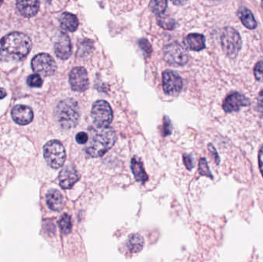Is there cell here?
<instances>
[{
  "label": "cell",
  "instance_id": "cell-23",
  "mask_svg": "<svg viewBox=\"0 0 263 262\" xmlns=\"http://www.w3.org/2000/svg\"><path fill=\"white\" fill-rule=\"evenodd\" d=\"M58 226L63 234H69L72 231V220L67 214H63L58 220Z\"/></svg>",
  "mask_w": 263,
  "mask_h": 262
},
{
  "label": "cell",
  "instance_id": "cell-6",
  "mask_svg": "<svg viewBox=\"0 0 263 262\" xmlns=\"http://www.w3.org/2000/svg\"><path fill=\"white\" fill-rule=\"evenodd\" d=\"M92 118L96 127H108L113 118V110L108 102L99 100L92 106Z\"/></svg>",
  "mask_w": 263,
  "mask_h": 262
},
{
  "label": "cell",
  "instance_id": "cell-37",
  "mask_svg": "<svg viewBox=\"0 0 263 262\" xmlns=\"http://www.w3.org/2000/svg\"><path fill=\"white\" fill-rule=\"evenodd\" d=\"M4 0H0V6L2 5V4L3 3Z\"/></svg>",
  "mask_w": 263,
  "mask_h": 262
},
{
  "label": "cell",
  "instance_id": "cell-34",
  "mask_svg": "<svg viewBox=\"0 0 263 262\" xmlns=\"http://www.w3.org/2000/svg\"><path fill=\"white\" fill-rule=\"evenodd\" d=\"M208 149H209V151H211V153L213 155L214 158H215V160H216V163L219 164V155H218L217 152H216V148H214L213 146H212V145H209V146H208Z\"/></svg>",
  "mask_w": 263,
  "mask_h": 262
},
{
  "label": "cell",
  "instance_id": "cell-18",
  "mask_svg": "<svg viewBox=\"0 0 263 262\" xmlns=\"http://www.w3.org/2000/svg\"><path fill=\"white\" fill-rule=\"evenodd\" d=\"M131 169L133 171L136 181H140L143 184L148 181V175L145 172L143 162L140 158L137 157L133 158V159L131 160Z\"/></svg>",
  "mask_w": 263,
  "mask_h": 262
},
{
  "label": "cell",
  "instance_id": "cell-19",
  "mask_svg": "<svg viewBox=\"0 0 263 262\" xmlns=\"http://www.w3.org/2000/svg\"><path fill=\"white\" fill-rule=\"evenodd\" d=\"M237 16L242 22L244 27L249 29H255L257 27V22L253 13L246 7H241L237 12Z\"/></svg>",
  "mask_w": 263,
  "mask_h": 262
},
{
  "label": "cell",
  "instance_id": "cell-25",
  "mask_svg": "<svg viewBox=\"0 0 263 262\" xmlns=\"http://www.w3.org/2000/svg\"><path fill=\"white\" fill-rule=\"evenodd\" d=\"M27 83L29 87L39 88L43 86V79L41 78L40 75L35 73V74L29 76L27 79Z\"/></svg>",
  "mask_w": 263,
  "mask_h": 262
},
{
  "label": "cell",
  "instance_id": "cell-15",
  "mask_svg": "<svg viewBox=\"0 0 263 262\" xmlns=\"http://www.w3.org/2000/svg\"><path fill=\"white\" fill-rule=\"evenodd\" d=\"M16 7L24 17H33L39 12V0H16Z\"/></svg>",
  "mask_w": 263,
  "mask_h": 262
},
{
  "label": "cell",
  "instance_id": "cell-1",
  "mask_svg": "<svg viewBox=\"0 0 263 262\" xmlns=\"http://www.w3.org/2000/svg\"><path fill=\"white\" fill-rule=\"evenodd\" d=\"M32 41L27 34L12 32L0 40V59L4 62H19L28 56Z\"/></svg>",
  "mask_w": 263,
  "mask_h": 262
},
{
  "label": "cell",
  "instance_id": "cell-5",
  "mask_svg": "<svg viewBox=\"0 0 263 262\" xmlns=\"http://www.w3.org/2000/svg\"><path fill=\"white\" fill-rule=\"evenodd\" d=\"M43 155L48 165L53 169H59L65 161V151L62 143L53 140L46 143L43 148Z\"/></svg>",
  "mask_w": 263,
  "mask_h": 262
},
{
  "label": "cell",
  "instance_id": "cell-13",
  "mask_svg": "<svg viewBox=\"0 0 263 262\" xmlns=\"http://www.w3.org/2000/svg\"><path fill=\"white\" fill-rule=\"evenodd\" d=\"M80 176L77 171L72 166L64 168L58 176L59 185L63 189H69L80 180Z\"/></svg>",
  "mask_w": 263,
  "mask_h": 262
},
{
  "label": "cell",
  "instance_id": "cell-29",
  "mask_svg": "<svg viewBox=\"0 0 263 262\" xmlns=\"http://www.w3.org/2000/svg\"><path fill=\"white\" fill-rule=\"evenodd\" d=\"M140 46L142 50L144 52L146 56H149L152 53V47H151L149 42L146 39H143L140 41Z\"/></svg>",
  "mask_w": 263,
  "mask_h": 262
},
{
  "label": "cell",
  "instance_id": "cell-16",
  "mask_svg": "<svg viewBox=\"0 0 263 262\" xmlns=\"http://www.w3.org/2000/svg\"><path fill=\"white\" fill-rule=\"evenodd\" d=\"M185 44L189 50L201 51L205 48V37L201 34H189L185 39Z\"/></svg>",
  "mask_w": 263,
  "mask_h": 262
},
{
  "label": "cell",
  "instance_id": "cell-11",
  "mask_svg": "<svg viewBox=\"0 0 263 262\" xmlns=\"http://www.w3.org/2000/svg\"><path fill=\"white\" fill-rule=\"evenodd\" d=\"M250 101L247 97L238 92H234L226 97L223 102V108L226 113H233L237 112L242 107L249 106Z\"/></svg>",
  "mask_w": 263,
  "mask_h": 262
},
{
  "label": "cell",
  "instance_id": "cell-14",
  "mask_svg": "<svg viewBox=\"0 0 263 262\" xmlns=\"http://www.w3.org/2000/svg\"><path fill=\"white\" fill-rule=\"evenodd\" d=\"M12 117L16 123L26 125L30 123L33 119V112L28 106L18 105L12 110Z\"/></svg>",
  "mask_w": 263,
  "mask_h": 262
},
{
  "label": "cell",
  "instance_id": "cell-7",
  "mask_svg": "<svg viewBox=\"0 0 263 262\" xmlns=\"http://www.w3.org/2000/svg\"><path fill=\"white\" fill-rule=\"evenodd\" d=\"M35 73L43 76H50L55 73L57 65L55 60L47 53H40L34 57L31 62Z\"/></svg>",
  "mask_w": 263,
  "mask_h": 262
},
{
  "label": "cell",
  "instance_id": "cell-27",
  "mask_svg": "<svg viewBox=\"0 0 263 262\" xmlns=\"http://www.w3.org/2000/svg\"><path fill=\"white\" fill-rule=\"evenodd\" d=\"M254 76L257 81L263 82V61H260L255 65Z\"/></svg>",
  "mask_w": 263,
  "mask_h": 262
},
{
  "label": "cell",
  "instance_id": "cell-21",
  "mask_svg": "<svg viewBox=\"0 0 263 262\" xmlns=\"http://www.w3.org/2000/svg\"><path fill=\"white\" fill-rule=\"evenodd\" d=\"M144 246V240L138 234H131L127 241V247L132 253H138L141 252Z\"/></svg>",
  "mask_w": 263,
  "mask_h": 262
},
{
  "label": "cell",
  "instance_id": "cell-20",
  "mask_svg": "<svg viewBox=\"0 0 263 262\" xmlns=\"http://www.w3.org/2000/svg\"><path fill=\"white\" fill-rule=\"evenodd\" d=\"M62 29L68 32H73L79 27V20L76 16L69 13H64L59 19Z\"/></svg>",
  "mask_w": 263,
  "mask_h": 262
},
{
  "label": "cell",
  "instance_id": "cell-3",
  "mask_svg": "<svg viewBox=\"0 0 263 262\" xmlns=\"http://www.w3.org/2000/svg\"><path fill=\"white\" fill-rule=\"evenodd\" d=\"M55 114L58 124L62 129H73L80 120V107L73 99H65L57 105Z\"/></svg>",
  "mask_w": 263,
  "mask_h": 262
},
{
  "label": "cell",
  "instance_id": "cell-32",
  "mask_svg": "<svg viewBox=\"0 0 263 262\" xmlns=\"http://www.w3.org/2000/svg\"><path fill=\"white\" fill-rule=\"evenodd\" d=\"M257 108H258L259 113L263 116V90H262L260 95H259L258 100H257Z\"/></svg>",
  "mask_w": 263,
  "mask_h": 262
},
{
  "label": "cell",
  "instance_id": "cell-12",
  "mask_svg": "<svg viewBox=\"0 0 263 262\" xmlns=\"http://www.w3.org/2000/svg\"><path fill=\"white\" fill-rule=\"evenodd\" d=\"M55 53L60 59H68L72 55V44L69 36L61 32L55 43Z\"/></svg>",
  "mask_w": 263,
  "mask_h": 262
},
{
  "label": "cell",
  "instance_id": "cell-30",
  "mask_svg": "<svg viewBox=\"0 0 263 262\" xmlns=\"http://www.w3.org/2000/svg\"><path fill=\"white\" fill-rule=\"evenodd\" d=\"M88 136L86 132H80L76 136V141L79 144L84 145L88 142Z\"/></svg>",
  "mask_w": 263,
  "mask_h": 262
},
{
  "label": "cell",
  "instance_id": "cell-26",
  "mask_svg": "<svg viewBox=\"0 0 263 262\" xmlns=\"http://www.w3.org/2000/svg\"><path fill=\"white\" fill-rule=\"evenodd\" d=\"M199 171L200 175H202L206 176L208 178H212V175L211 173L209 168H208V163L205 158H202L200 160V165H199Z\"/></svg>",
  "mask_w": 263,
  "mask_h": 262
},
{
  "label": "cell",
  "instance_id": "cell-28",
  "mask_svg": "<svg viewBox=\"0 0 263 262\" xmlns=\"http://www.w3.org/2000/svg\"><path fill=\"white\" fill-rule=\"evenodd\" d=\"M173 132V125L171 121L168 117H165L164 121H163V135L164 136H170Z\"/></svg>",
  "mask_w": 263,
  "mask_h": 262
},
{
  "label": "cell",
  "instance_id": "cell-35",
  "mask_svg": "<svg viewBox=\"0 0 263 262\" xmlns=\"http://www.w3.org/2000/svg\"><path fill=\"white\" fill-rule=\"evenodd\" d=\"M173 4H175L176 5H184L189 1V0H171Z\"/></svg>",
  "mask_w": 263,
  "mask_h": 262
},
{
  "label": "cell",
  "instance_id": "cell-31",
  "mask_svg": "<svg viewBox=\"0 0 263 262\" xmlns=\"http://www.w3.org/2000/svg\"><path fill=\"white\" fill-rule=\"evenodd\" d=\"M183 161L185 166L187 168L188 170H192L193 166H194V162H193V157L190 155L185 154L183 156Z\"/></svg>",
  "mask_w": 263,
  "mask_h": 262
},
{
  "label": "cell",
  "instance_id": "cell-2",
  "mask_svg": "<svg viewBox=\"0 0 263 262\" xmlns=\"http://www.w3.org/2000/svg\"><path fill=\"white\" fill-rule=\"evenodd\" d=\"M115 131L111 127H96L90 129V139L86 151L93 158L103 156L115 144Z\"/></svg>",
  "mask_w": 263,
  "mask_h": 262
},
{
  "label": "cell",
  "instance_id": "cell-24",
  "mask_svg": "<svg viewBox=\"0 0 263 262\" xmlns=\"http://www.w3.org/2000/svg\"><path fill=\"white\" fill-rule=\"evenodd\" d=\"M158 24L166 29H173L175 28V23L170 16L161 14L158 17Z\"/></svg>",
  "mask_w": 263,
  "mask_h": 262
},
{
  "label": "cell",
  "instance_id": "cell-9",
  "mask_svg": "<svg viewBox=\"0 0 263 262\" xmlns=\"http://www.w3.org/2000/svg\"><path fill=\"white\" fill-rule=\"evenodd\" d=\"M182 79L177 72L173 70H166L163 73V87L165 93L175 96L181 92L182 88Z\"/></svg>",
  "mask_w": 263,
  "mask_h": 262
},
{
  "label": "cell",
  "instance_id": "cell-8",
  "mask_svg": "<svg viewBox=\"0 0 263 262\" xmlns=\"http://www.w3.org/2000/svg\"><path fill=\"white\" fill-rule=\"evenodd\" d=\"M189 54L185 48L178 43L169 45L164 50V59L173 66L186 65L189 61Z\"/></svg>",
  "mask_w": 263,
  "mask_h": 262
},
{
  "label": "cell",
  "instance_id": "cell-4",
  "mask_svg": "<svg viewBox=\"0 0 263 262\" xmlns=\"http://www.w3.org/2000/svg\"><path fill=\"white\" fill-rule=\"evenodd\" d=\"M221 44L227 57L235 58L242 48V39L235 29L226 27L221 35Z\"/></svg>",
  "mask_w": 263,
  "mask_h": 262
},
{
  "label": "cell",
  "instance_id": "cell-38",
  "mask_svg": "<svg viewBox=\"0 0 263 262\" xmlns=\"http://www.w3.org/2000/svg\"><path fill=\"white\" fill-rule=\"evenodd\" d=\"M261 6H262V9H263V0H262Z\"/></svg>",
  "mask_w": 263,
  "mask_h": 262
},
{
  "label": "cell",
  "instance_id": "cell-36",
  "mask_svg": "<svg viewBox=\"0 0 263 262\" xmlns=\"http://www.w3.org/2000/svg\"><path fill=\"white\" fill-rule=\"evenodd\" d=\"M6 96V92L3 88H0V99H2Z\"/></svg>",
  "mask_w": 263,
  "mask_h": 262
},
{
  "label": "cell",
  "instance_id": "cell-22",
  "mask_svg": "<svg viewBox=\"0 0 263 262\" xmlns=\"http://www.w3.org/2000/svg\"><path fill=\"white\" fill-rule=\"evenodd\" d=\"M167 0H151L149 6L152 13L159 16L165 13L167 8Z\"/></svg>",
  "mask_w": 263,
  "mask_h": 262
},
{
  "label": "cell",
  "instance_id": "cell-17",
  "mask_svg": "<svg viewBox=\"0 0 263 262\" xmlns=\"http://www.w3.org/2000/svg\"><path fill=\"white\" fill-rule=\"evenodd\" d=\"M46 203L50 209L59 211L63 206V198L62 194L56 189H52L46 195Z\"/></svg>",
  "mask_w": 263,
  "mask_h": 262
},
{
  "label": "cell",
  "instance_id": "cell-33",
  "mask_svg": "<svg viewBox=\"0 0 263 262\" xmlns=\"http://www.w3.org/2000/svg\"><path fill=\"white\" fill-rule=\"evenodd\" d=\"M259 165H260V172L263 176V146L259 153Z\"/></svg>",
  "mask_w": 263,
  "mask_h": 262
},
{
  "label": "cell",
  "instance_id": "cell-10",
  "mask_svg": "<svg viewBox=\"0 0 263 262\" xmlns=\"http://www.w3.org/2000/svg\"><path fill=\"white\" fill-rule=\"evenodd\" d=\"M69 84L76 92H85L88 87L87 70L83 67H76L69 73Z\"/></svg>",
  "mask_w": 263,
  "mask_h": 262
}]
</instances>
